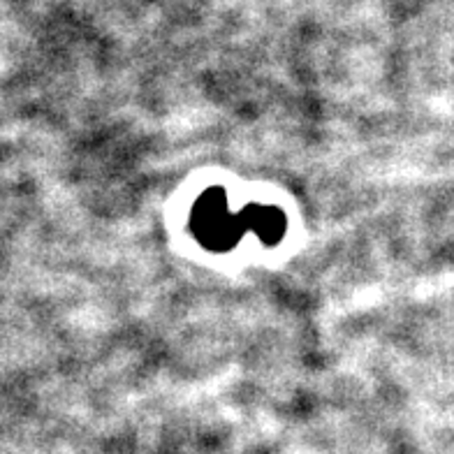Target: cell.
<instances>
[{"mask_svg": "<svg viewBox=\"0 0 454 454\" xmlns=\"http://www.w3.org/2000/svg\"><path fill=\"white\" fill-rule=\"evenodd\" d=\"M248 218V230L260 237L264 244H278L286 234V218L278 209H262V207H251L246 211Z\"/></svg>", "mask_w": 454, "mask_h": 454, "instance_id": "cell-2", "label": "cell"}, {"mask_svg": "<svg viewBox=\"0 0 454 454\" xmlns=\"http://www.w3.org/2000/svg\"><path fill=\"white\" fill-rule=\"evenodd\" d=\"M192 232L211 251H227L239 241L241 234L248 232V218L246 214L234 215L227 209L225 192L209 191L195 207Z\"/></svg>", "mask_w": 454, "mask_h": 454, "instance_id": "cell-1", "label": "cell"}]
</instances>
